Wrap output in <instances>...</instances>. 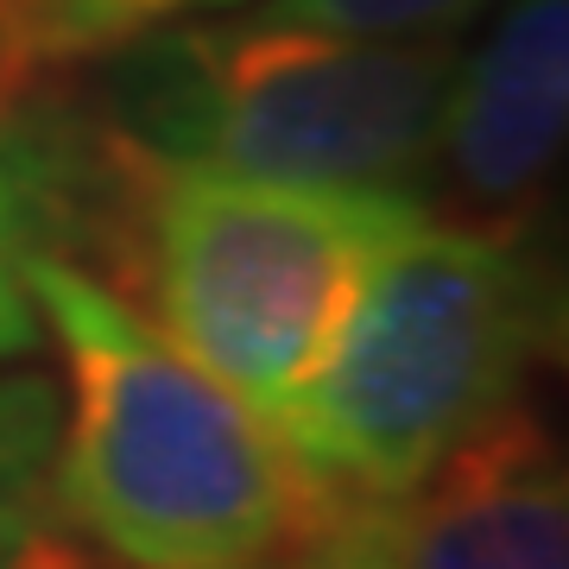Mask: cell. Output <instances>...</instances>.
<instances>
[{"label":"cell","instance_id":"obj_2","mask_svg":"<svg viewBox=\"0 0 569 569\" xmlns=\"http://www.w3.org/2000/svg\"><path fill=\"white\" fill-rule=\"evenodd\" d=\"M418 216L411 190L247 178L108 127L82 146L70 228H96L108 284L164 342L272 418L323 355L367 260Z\"/></svg>","mask_w":569,"mask_h":569},{"label":"cell","instance_id":"obj_1","mask_svg":"<svg viewBox=\"0 0 569 569\" xmlns=\"http://www.w3.org/2000/svg\"><path fill=\"white\" fill-rule=\"evenodd\" d=\"M32 305L58 348L51 500L114 569H291L342 500L279 425L178 355L121 291L44 247Z\"/></svg>","mask_w":569,"mask_h":569},{"label":"cell","instance_id":"obj_9","mask_svg":"<svg viewBox=\"0 0 569 569\" xmlns=\"http://www.w3.org/2000/svg\"><path fill=\"white\" fill-rule=\"evenodd\" d=\"M247 0H0V82L39 96L58 70L114 58L146 32Z\"/></svg>","mask_w":569,"mask_h":569},{"label":"cell","instance_id":"obj_11","mask_svg":"<svg viewBox=\"0 0 569 569\" xmlns=\"http://www.w3.org/2000/svg\"><path fill=\"white\" fill-rule=\"evenodd\" d=\"M291 569H399L387 507H342Z\"/></svg>","mask_w":569,"mask_h":569},{"label":"cell","instance_id":"obj_7","mask_svg":"<svg viewBox=\"0 0 569 569\" xmlns=\"http://www.w3.org/2000/svg\"><path fill=\"white\" fill-rule=\"evenodd\" d=\"M82 152L32 121V96L0 82V361H32L44 342L32 260L77 222ZM63 253V247H58Z\"/></svg>","mask_w":569,"mask_h":569},{"label":"cell","instance_id":"obj_3","mask_svg":"<svg viewBox=\"0 0 569 569\" xmlns=\"http://www.w3.org/2000/svg\"><path fill=\"white\" fill-rule=\"evenodd\" d=\"M563 329L557 272L519 222L418 216L373 260L272 425L342 507H392L493 411L526 399Z\"/></svg>","mask_w":569,"mask_h":569},{"label":"cell","instance_id":"obj_10","mask_svg":"<svg viewBox=\"0 0 569 569\" xmlns=\"http://www.w3.org/2000/svg\"><path fill=\"white\" fill-rule=\"evenodd\" d=\"M253 7L342 39H430V32H456L481 0H253Z\"/></svg>","mask_w":569,"mask_h":569},{"label":"cell","instance_id":"obj_4","mask_svg":"<svg viewBox=\"0 0 569 569\" xmlns=\"http://www.w3.org/2000/svg\"><path fill=\"white\" fill-rule=\"evenodd\" d=\"M114 58L108 127L164 159L425 197L456 32L342 39L247 7L159 26Z\"/></svg>","mask_w":569,"mask_h":569},{"label":"cell","instance_id":"obj_8","mask_svg":"<svg viewBox=\"0 0 569 569\" xmlns=\"http://www.w3.org/2000/svg\"><path fill=\"white\" fill-rule=\"evenodd\" d=\"M58 411L51 373L0 361V569H89V550L51 500Z\"/></svg>","mask_w":569,"mask_h":569},{"label":"cell","instance_id":"obj_5","mask_svg":"<svg viewBox=\"0 0 569 569\" xmlns=\"http://www.w3.org/2000/svg\"><path fill=\"white\" fill-rule=\"evenodd\" d=\"M563 127L569 0H507L488 39L456 58L430 178L468 222H519L563 159Z\"/></svg>","mask_w":569,"mask_h":569},{"label":"cell","instance_id":"obj_6","mask_svg":"<svg viewBox=\"0 0 569 569\" xmlns=\"http://www.w3.org/2000/svg\"><path fill=\"white\" fill-rule=\"evenodd\" d=\"M399 569H569V481L545 418L493 411L387 507Z\"/></svg>","mask_w":569,"mask_h":569}]
</instances>
